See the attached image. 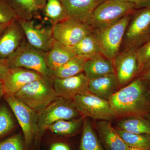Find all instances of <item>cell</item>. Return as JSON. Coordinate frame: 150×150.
Masks as SVG:
<instances>
[{
  "label": "cell",
  "instance_id": "6da1fadb",
  "mask_svg": "<svg viewBox=\"0 0 150 150\" xmlns=\"http://www.w3.org/2000/svg\"><path fill=\"white\" fill-rule=\"evenodd\" d=\"M117 116H141L150 112V92L142 79L116 91L108 100Z\"/></svg>",
  "mask_w": 150,
  "mask_h": 150
},
{
  "label": "cell",
  "instance_id": "7a4b0ae2",
  "mask_svg": "<svg viewBox=\"0 0 150 150\" xmlns=\"http://www.w3.org/2000/svg\"><path fill=\"white\" fill-rule=\"evenodd\" d=\"M53 80L44 77L28 84L14 96L39 114L59 97Z\"/></svg>",
  "mask_w": 150,
  "mask_h": 150
},
{
  "label": "cell",
  "instance_id": "3957f363",
  "mask_svg": "<svg viewBox=\"0 0 150 150\" xmlns=\"http://www.w3.org/2000/svg\"><path fill=\"white\" fill-rule=\"evenodd\" d=\"M132 14L124 16L107 27L93 30L100 54L109 60L113 61L120 53V47Z\"/></svg>",
  "mask_w": 150,
  "mask_h": 150
},
{
  "label": "cell",
  "instance_id": "277c9868",
  "mask_svg": "<svg viewBox=\"0 0 150 150\" xmlns=\"http://www.w3.org/2000/svg\"><path fill=\"white\" fill-rule=\"evenodd\" d=\"M10 68H23L54 79L47 62V53L30 45L25 38L16 51L8 58Z\"/></svg>",
  "mask_w": 150,
  "mask_h": 150
},
{
  "label": "cell",
  "instance_id": "5b68a950",
  "mask_svg": "<svg viewBox=\"0 0 150 150\" xmlns=\"http://www.w3.org/2000/svg\"><path fill=\"white\" fill-rule=\"evenodd\" d=\"M133 4L118 0H106L94 11L86 24L93 29L107 27L134 12Z\"/></svg>",
  "mask_w": 150,
  "mask_h": 150
},
{
  "label": "cell",
  "instance_id": "8992f818",
  "mask_svg": "<svg viewBox=\"0 0 150 150\" xmlns=\"http://www.w3.org/2000/svg\"><path fill=\"white\" fill-rule=\"evenodd\" d=\"M4 98L16 116L24 134L25 146L29 149L33 141L39 136L38 113L14 95L5 94Z\"/></svg>",
  "mask_w": 150,
  "mask_h": 150
},
{
  "label": "cell",
  "instance_id": "52a82bcc",
  "mask_svg": "<svg viewBox=\"0 0 150 150\" xmlns=\"http://www.w3.org/2000/svg\"><path fill=\"white\" fill-rule=\"evenodd\" d=\"M80 115L72 99L59 97L38 114L39 136L47 130L49 125L56 121L75 119Z\"/></svg>",
  "mask_w": 150,
  "mask_h": 150
},
{
  "label": "cell",
  "instance_id": "ba28073f",
  "mask_svg": "<svg viewBox=\"0 0 150 150\" xmlns=\"http://www.w3.org/2000/svg\"><path fill=\"white\" fill-rule=\"evenodd\" d=\"M72 100L81 115L84 117L108 121L117 117L108 100L89 92L76 96Z\"/></svg>",
  "mask_w": 150,
  "mask_h": 150
},
{
  "label": "cell",
  "instance_id": "9c48e42d",
  "mask_svg": "<svg viewBox=\"0 0 150 150\" xmlns=\"http://www.w3.org/2000/svg\"><path fill=\"white\" fill-rule=\"evenodd\" d=\"M150 38V6L134 11L123 40L126 48L137 49Z\"/></svg>",
  "mask_w": 150,
  "mask_h": 150
},
{
  "label": "cell",
  "instance_id": "30bf717a",
  "mask_svg": "<svg viewBox=\"0 0 150 150\" xmlns=\"http://www.w3.org/2000/svg\"><path fill=\"white\" fill-rule=\"evenodd\" d=\"M52 28L55 40L72 47L93 30L86 23L69 18L53 25Z\"/></svg>",
  "mask_w": 150,
  "mask_h": 150
},
{
  "label": "cell",
  "instance_id": "8fae6325",
  "mask_svg": "<svg viewBox=\"0 0 150 150\" xmlns=\"http://www.w3.org/2000/svg\"><path fill=\"white\" fill-rule=\"evenodd\" d=\"M17 20L23 30L26 40L31 46L46 53L52 49L55 41L52 28L36 25L32 20Z\"/></svg>",
  "mask_w": 150,
  "mask_h": 150
},
{
  "label": "cell",
  "instance_id": "7c38bea8",
  "mask_svg": "<svg viewBox=\"0 0 150 150\" xmlns=\"http://www.w3.org/2000/svg\"><path fill=\"white\" fill-rule=\"evenodd\" d=\"M137 49L126 48L125 51L119 53L113 60L115 76L120 85L129 83L140 70Z\"/></svg>",
  "mask_w": 150,
  "mask_h": 150
},
{
  "label": "cell",
  "instance_id": "4fadbf2b",
  "mask_svg": "<svg viewBox=\"0 0 150 150\" xmlns=\"http://www.w3.org/2000/svg\"><path fill=\"white\" fill-rule=\"evenodd\" d=\"M88 82V78L82 72L71 77L54 78L53 87L59 97L72 99L89 92Z\"/></svg>",
  "mask_w": 150,
  "mask_h": 150
},
{
  "label": "cell",
  "instance_id": "5bb4252c",
  "mask_svg": "<svg viewBox=\"0 0 150 150\" xmlns=\"http://www.w3.org/2000/svg\"><path fill=\"white\" fill-rule=\"evenodd\" d=\"M44 77L37 72L25 68H10L2 82L5 94L14 95L28 84Z\"/></svg>",
  "mask_w": 150,
  "mask_h": 150
},
{
  "label": "cell",
  "instance_id": "9a60e30c",
  "mask_svg": "<svg viewBox=\"0 0 150 150\" xmlns=\"http://www.w3.org/2000/svg\"><path fill=\"white\" fill-rule=\"evenodd\" d=\"M25 38L17 19L11 22L0 35V59H8Z\"/></svg>",
  "mask_w": 150,
  "mask_h": 150
},
{
  "label": "cell",
  "instance_id": "2e32d148",
  "mask_svg": "<svg viewBox=\"0 0 150 150\" xmlns=\"http://www.w3.org/2000/svg\"><path fill=\"white\" fill-rule=\"evenodd\" d=\"M68 18L86 23L104 0H61Z\"/></svg>",
  "mask_w": 150,
  "mask_h": 150
},
{
  "label": "cell",
  "instance_id": "e0dca14e",
  "mask_svg": "<svg viewBox=\"0 0 150 150\" xmlns=\"http://www.w3.org/2000/svg\"><path fill=\"white\" fill-rule=\"evenodd\" d=\"M100 142L106 150H126L128 146L108 121L97 123Z\"/></svg>",
  "mask_w": 150,
  "mask_h": 150
},
{
  "label": "cell",
  "instance_id": "ac0fdd59",
  "mask_svg": "<svg viewBox=\"0 0 150 150\" xmlns=\"http://www.w3.org/2000/svg\"><path fill=\"white\" fill-rule=\"evenodd\" d=\"M84 71L89 80L115 73L112 61L98 54L86 61Z\"/></svg>",
  "mask_w": 150,
  "mask_h": 150
},
{
  "label": "cell",
  "instance_id": "d6986e66",
  "mask_svg": "<svg viewBox=\"0 0 150 150\" xmlns=\"http://www.w3.org/2000/svg\"><path fill=\"white\" fill-rule=\"evenodd\" d=\"M117 83L115 73L89 80L88 91L103 99L108 100L116 92Z\"/></svg>",
  "mask_w": 150,
  "mask_h": 150
},
{
  "label": "cell",
  "instance_id": "ffe728a7",
  "mask_svg": "<svg viewBox=\"0 0 150 150\" xmlns=\"http://www.w3.org/2000/svg\"><path fill=\"white\" fill-rule=\"evenodd\" d=\"M76 56L73 47L55 40L52 49L47 53V64L52 72Z\"/></svg>",
  "mask_w": 150,
  "mask_h": 150
},
{
  "label": "cell",
  "instance_id": "44dd1931",
  "mask_svg": "<svg viewBox=\"0 0 150 150\" xmlns=\"http://www.w3.org/2000/svg\"><path fill=\"white\" fill-rule=\"evenodd\" d=\"M118 126L127 132L150 136V121L141 116H128L119 121Z\"/></svg>",
  "mask_w": 150,
  "mask_h": 150
},
{
  "label": "cell",
  "instance_id": "7402d4cb",
  "mask_svg": "<svg viewBox=\"0 0 150 150\" xmlns=\"http://www.w3.org/2000/svg\"><path fill=\"white\" fill-rule=\"evenodd\" d=\"M16 14L17 19L32 20L33 15L40 8L36 0H8Z\"/></svg>",
  "mask_w": 150,
  "mask_h": 150
},
{
  "label": "cell",
  "instance_id": "603a6c76",
  "mask_svg": "<svg viewBox=\"0 0 150 150\" xmlns=\"http://www.w3.org/2000/svg\"><path fill=\"white\" fill-rule=\"evenodd\" d=\"M86 59L76 56L52 72L53 77L64 79L74 76L83 71Z\"/></svg>",
  "mask_w": 150,
  "mask_h": 150
},
{
  "label": "cell",
  "instance_id": "cb8c5ba5",
  "mask_svg": "<svg viewBox=\"0 0 150 150\" xmlns=\"http://www.w3.org/2000/svg\"><path fill=\"white\" fill-rule=\"evenodd\" d=\"M73 47L76 56L86 60L96 54H100L96 38L93 32Z\"/></svg>",
  "mask_w": 150,
  "mask_h": 150
},
{
  "label": "cell",
  "instance_id": "d4e9b609",
  "mask_svg": "<svg viewBox=\"0 0 150 150\" xmlns=\"http://www.w3.org/2000/svg\"><path fill=\"white\" fill-rule=\"evenodd\" d=\"M83 128L79 150H103L91 123L87 119L83 121Z\"/></svg>",
  "mask_w": 150,
  "mask_h": 150
},
{
  "label": "cell",
  "instance_id": "484cf974",
  "mask_svg": "<svg viewBox=\"0 0 150 150\" xmlns=\"http://www.w3.org/2000/svg\"><path fill=\"white\" fill-rule=\"evenodd\" d=\"M83 121L82 117L71 120H59L49 125L47 130L58 135L70 136L76 132Z\"/></svg>",
  "mask_w": 150,
  "mask_h": 150
},
{
  "label": "cell",
  "instance_id": "4316f807",
  "mask_svg": "<svg viewBox=\"0 0 150 150\" xmlns=\"http://www.w3.org/2000/svg\"><path fill=\"white\" fill-rule=\"evenodd\" d=\"M116 130L128 147L150 150V136L133 134L118 129Z\"/></svg>",
  "mask_w": 150,
  "mask_h": 150
},
{
  "label": "cell",
  "instance_id": "83f0119b",
  "mask_svg": "<svg viewBox=\"0 0 150 150\" xmlns=\"http://www.w3.org/2000/svg\"><path fill=\"white\" fill-rule=\"evenodd\" d=\"M44 12L53 25L69 18L61 0H46Z\"/></svg>",
  "mask_w": 150,
  "mask_h": 150
},
{
  "label": "cell",
  "instance_id": "f1b7e54d",
  "mask_svg": "<svg viewBox=\"0 0 150 150\" xmlns=\"http://www.w3.org/2000/svg\"><path fill=\"white\" fill-rule=\"evenodd\" d=\"M14 127L10 112L4 105L0 107V138L7 134Z\"/></svg>",
  "mask_w": 150,
  "mask_h": 150
},
{
  "label": "cell",
  "instance_id": "f546056e",
  "mask_svg": "<svg viewBox=\"0 0 150 150\" xmlns=\"http://www.w3.org/2000/svg\"><path fill=\"white\" fill-rule=\"evenodd\" d=\"M17 17L8 1L0 0V24H7Z\"/></svg>",
  "mask_w": 150,
  "mask_h": 150
},
{
  "label": "cell",
  "instance_id": "4dcf8cb0",
  "mask_svg": "<svg viewBox=\"0 0 150 150\" xmlns=\"http://www.w3.org/2000/svg\"><path fill=\"white\" fill-rule=\"evenodd\" d=\"M137 55L140 69L150 64V38L137 48Z\"/></svg>",
  "mask_w": 150,
  "mask_h": 150
},
{
  "label": "cell",
  "instance_id": "1f68e13d",
  "mask_svg": "<svg viewBox=\"0 0 150 150\" xmlns=\"http://www.w3.org/2000/svg\"><path fill=\"white\" fill-rule=\"evenodd\" d=\"M0 150H24L21 137L14 135L0 142Z\"/></svg>",
  "mask_w": 150,
  "mask_h": 150
},
{
  "label": "cell",
  "instance_id": "d6a6232c",
  "mask_svg": "<svg viewBox=\"0 0 150 150\" xmlns=\"http://www.w3.org/2000/svg\"><path fill=\"white\" fill-rule=\"evenodd\" d=\"M8 59H0V80H2L10 69Z\"/></svg>",
  "mask_w": 150,
  "mask_h": 150
},
{
  "label": "cell",
  "instance_id": "836d02e7",
  "mask_svg": "<svg viewBox=\"0 0 150 150\" xmlns=\"http://www.w3.org/2000/svg\"><path fill=\"white\" fill-rule=\"evenodd\" d=\"M133 4L136 8H142L150 6V0H118Z\"/></svg>",
  "mask_w": 150,
  "mask_h": 150
},
{
  "label": "cell",
  "instance_id": "e575fe53",
  "mask_svg": "<svg viewBox=\"0 0 150 150\" xmlns=\"http://www.w3.org/2000/svg\"><path fill=\"white\" fill-rule=\"evenodd\" d=\"M50 150H71V149L64 143H56L51 145Z\"/></svg>",
  "mask_w": 150,
  "mask_h": 150
},
{
  "label": "cell",
  "instance_id": "d590c367",
  "mask_svg": "<svg viewBox=\"0 0 150 150\" xmlns=\"http://www.w3.org/2000/svg\"><path fill=\"white\" fill-rule=\"evenodd\" d=\"M146 68L143 74V79L145 82L149 84L150 86V64L147 65Z\"/></svg>",
  "mask_w": 150,
  "mask_h": 150
},
{
  "label": "cell",
  "instance_id": "8d00e7d4",
  "mask_svg": "<svg viewBox=\"0 0 150 150\" xmlns=\"http://www.w3.org/2000/svg\"><path fill=\"white\" fill-rule=\"evenodd\" d=\"M36 1L38 6L40 8L45 6L46 0H36Z\"/></svg>",
  "mask_w": 150,
  "mask_h": 150
},
{
  "label": "cell",
  "instance_id": "74e56055",
  "mask_svg": "<svg viewBox=\"0 0 150 150\" xmlns=\"http://www.w3.org/2000/svg\"><path fill=\"white\" fill-rule=\"evenodd\" d=\"M10 23H7V24H0V35H1L2 33H3L6 28L7 27L8 25Z\"/></svg>",
  "mask_w": 150,
  "mask_h": 150
},
{
  "label": "cell",
  "instance_id": "f35d334b",
  "mask_svg": "<svg viewBox=\"0 0 150 150\" xmlns=\"http://www.w3.org/2000/svg\"><path fill=\"white\" fill-rule=\"evenodd\" d=\"M4 89L2 82H0V99L4 95H5Z\"/></svg>",
  "mask_w": 150,
  "mask_h": 150
},
{
  "label": "cell",
  "instance_id": "ab89813d",
  "mask_svg": "<svg viewBox=\"0 0 150 150\" xmlns=\"http://www.w3.org/2000/svg\"><path fill=\"white\" fill-rule=\"evenodd\" d=\"M126 150H146L143 149H138V148L130 147H128V148L126 149Z\"/></svg>",
  "mask_w": 150,
  "mask_h": 150
},
{
  "label": "cell",
  "instance_id": "60d3db41",
  "mask_svg": "<svg viewBox=\"0 0 150 150\" xmlns=\"http://www.w3.org/2000/svg\"><path fill=\"white\" fill-rule=\"evenodd\" d=\"M146 116L147 119L150 121V112L148 113L147 115H146Z\"/></svg>",
  "mask_w": 150,
  "mask_h": 150
},
{
  "label": "cell",
  "instance_id": "b9f144b4",
  "mask_svg": "<svg viewBox=\"0 0 150 150\" xmlns=\"http://www.w3.org/2000/svg\"><path fill=\"white\" fill-rule=\"evenodd\" d=\"M0 82H2V81H1V80H0Z\"/></svg>",
  "mask_w": 150,
  "mask_h": 150
}]
</instances>
